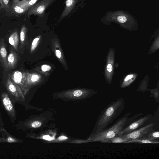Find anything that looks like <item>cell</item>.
Instances as JSON below:
<instances>
[{
	"mask_svg": "<svg viewBox=\"0 0 159 159\" xmlns=\"http://www.w3.org/2000/svg\"><path fill=\"white\" fill-rule=\"evenodd\" d=\"M130 112L126 114L117 120L114 123L106 129L95 135L93 139L101 143H109L110 140L120 134L122 130L136 118L143 114L140 113L129 117Z\"/></svg>",
	"mask_w": 159,
	"mask_h": 159,
	"instance_id": "7a4b0ae2",
	"label": "cell"
},
{
	"mask_svg": "<svg viewBox=\"0 0 159 159\" xmlns=\"http://www.w3.org/2000/svg\"><path fill=\"white\" fill-rule=\"evenodd\" d=\"M54 0H42L34 5L28 10L27 16L36 15L41 17L44 15L45 11Z\"/></svg>",
	"mask_w": 159,
	"mask_h": 159,
	"instance_id": "5b68a950",
	"label": "cell"
},
{
	"mask_svg": "<svg viewBox=\"0 0 159 159\" xmlns=\"http://www.w3.org/2000/svg\"><path fill=\"white\" fill-rule=\"evenodd\" d=\"M18 57L16 53L11 48L10 52L7 57L8 69H14L18 62Z\"/></svg>",
	"mask_w": 159,
	"mask_h": 159,
	"instance_id": "7c38bea8",
	"label": "cell"
},
{
	"mask_svg": "<svg viewBox=\"0 0 159 159\" xmlns=\"http://www.w3.org/2000/svg\"><path fill=\"white\" fill-rule=\"evenodd\" d=\"M11 80L18 85L21 89L23 94H25L27 89L25 86L26 74L19 71L13 72L10 74Z\"/></svg>",
	"mask_w": 159,
	"mask_h": 159,
	"instance_id": "ba28073f",
	"label": "cell"
},
{
	"mask_svg": "<svg viewBox=\"0 0 159 159\" xmlns=\"http://www.w3.org/2000/svg\"><path fill=\"white\" fill-rule=\"evenodd\" d=\"M8 40L9 43L17 51L19 39L18 33L16 31L14 32L10 35Z\"/></svg>",
	"mask_w": 159,
	"mask_h": 159,
	"instance_id": "9a60e30c",
	"label": "cell"
},
{
	"mask_svg": "<svg viewBox=\"0 0 159 159\" xmlns=\"http://www.w3.org/2000/svg\"><path fill=\"white\" fill-rule=\"evenodd\" d=\"M152 117L151 114H148L136 118L122 130L120 135L125 134L138 129L150 119Z\"/></svg>",
	"mask_w": 159,
	"mask_h": 159,
	"instance_id": "8992f818",
	"label": "cell"
},
{
	"mask_svg": "<svg viewBox=\"0 0 159 159\" xmlns=\"http://www.w3.org/2000/svg\"><path fill=\"white\" fill-rule=\"evenodd\" d=\"M77 3V0H66L64 10L61 14V18L66 16L73 10Z\"/></svg>",
	"mask_w": 159,
	"mask_h": 159,
	"instance_id": "4fadbf2b",
	"label": "cell"
},
{
	"mask_svg": "<svg viewBox=\"0 0 159 159\" xmlns=\"http://www.w3.org/2000/svg\"><path fill=\"white\" fill-rule=\"evenodd\" d=\"M43 138L45 140H51L53 139V138L49 135H44L43 136Z\"/></svg>",
	"mask_w": 159,
	"mask_h": 159,
	"instance_id": "4316f807",
	"label": "cell"
},
{
	"mask_svg": "<svg viewBox=\"0 0 159 159\" xmlns=\"http://www.w3.org/2000/svg\"><path fill=\"white\" fill-rule=\"evenodd\" d=\"M1 102L5 110L12 121L16 117V110L12 100L6 92L2 93L1 95Z\"/></svg>",
	"mask_w": 159,
	"mask_h": 159,
	"instance_id": "52a82bcc",
	"label": "cell"
},
{
	"mask_svg": "<svg viewBox=\"0 0 159 159\" xmlns=\"http://www.w3.org/2000/svg\"><path fill=\"white\" fill-rule=\"evenodd\" d=\"M124 143L159 144V139H157L150 140L141 137L127 141L124 142Z\"/></svg>",
	"mask_w": 159,
	"mask_h": 159,
	"instance_id": "5bb4252c",
	"label": "cell"
},
{
	"mask_svg": "<svg viewBox=\"0 0 159 159\" xmlns=\"http://www.w3.org/2000/svg\"><path fill=\"white\" fill-rule=\"evenodd\" d=\"M3 123L2 120L1 118L0 113V130L1 129L3 128Z\"/></svg>",
	"mask_w": 159,
	"mask_h": 159,
	"instance_id": "f546056e",
	"label": "cell"
},
{
	"mask_svg": "<svg viewBox=\"0 0 159 159\" xmlns=\"http://www.w3.org/2000/svg\"><path fill=\"white\" fill-rule=\"evenodd\" d=\"M107 70L109 72H111L112 70V67L111 65V64H108L107 66Z\"/></svg>",
	"mask_w": 159,
	"mask_h": 159,
	"instance_id": "83f0119b",
	"label": "cell"
},
{
	"mask_svg": "<svg viewBox=\"0 0 159 159\" xmlns=\"http://www.w3.org/2000/svg\"><path fill=\"white\" fill-rule=\"evenodd\" d=\"M27 28L25 25H23L21 29L20 32V44L22 45L24 44L25 38V35Z\"/></svg>",
	"mask_w": 159,
	"mask_h": 159,
	"instance_id": "d6986e66",
	"label": "cell"
},
{
	"mask_svg": "<svg viewBox=\"0 0 159 159\" xmlns=\"http://www.w3.org/2000/svg\"><path fill=\"white\" fill-rule=\"evenodd\" d=\"M10 2L9 0H0V11L8 13Z\"/></svg>",
	"mask_w": 159,
	"mask_h": 159,
	"instance_id": "e0dca14e",
	"label": "cell"
},
{
	"mask_svg": "<svg viewBox=\"0 0 159 159\" xmlns=\"http://www.w3.org/2000/svg\"><path fill=\"white\" fill-rule=\"evenodd\" d=\"M41 125V123L38 121H34L31 124V126L33 128H38Z\"/></svg>",
	"mask_w": 159,
	"mask_h": 159,
	"instance_id": "7402d4cb",
	"label": "cell"
},
{
	"mask_svg": "<svg viewBox=\"0 0 159 159\" xmlns=\"http://www.w3.org/2000/svg\"><path fill=\"white\" fill-rule=\"evenodd\" d=\"M154 125V123H151L131 132L120 135L125 141L124 142L129 140L141 138L153 129Z\"/></svg>",
	"mask_w": 159,
	"mask_h": 159,
	"instance_id": "3957f363",
	"label": "cell"
},
{
	"mask_svg": "<svg viewBox=\"0 0 159 159\" xmlns=\"http://www.w3.org/2000/svg\"><path fill=\"white\" fill-rule=\"evenodd\" d=\"M67 139V138L66 137L63 136H61L58 139L60 140H61L63 139Z\"/></svg>",
	"mask_w": 159,
	"mask_h": 159,
	"instance_id": "4dcf8cb0",
	"label": "cell"
},
{
	"mask_svg": "<svg viewBox=\"0 0 159 159\" xmlns=\"http://www.w3.org/2000/svg\"><path fill=\"white\" fill-rule=\"evenodd\" d=\"M29 9L22 4L20 1L12 0L10 2L8 13L20 15L25 12Z\"/></svg>",
	"mask_w": 159,
	"mask_h": 159,
	"instance_id": "9c48e42d",
	"label": "cell"
},
{
	"mask_svg": "<svg viewBox=\"0 0 159 159\" xmlns=\"http://www.w3.org/2000/svg\"><path fill=\"white\" fill-rule=\"evenodd\" d=\"M7 52L5 42L3 38L0 39V62L5 69H8Z\"/></svg>",
	"mask_w": 159,
	"mask_h": 159,
	"instance_id": "30bf717a",
	"label": "cell"
},
{
	"mask_svg": "<svg viewBox=\"0 0 159 159\" xmlns=\"http://www.w3.org/2000/svg\"><path fill=\"white\" fill-rule=\"evenodd\" d=\"M125 107L123 98H119L108 105L98 116L96 125L95 134L106 129L122 112Z\"/></svg>",
	"mask_w": 159,
	"mask_h": 159,
	"instance_id": "6da1fadb",
	"label": "cell"
},
{
	"mask_svg": "<svg viewBox=\"0 0 159 159\" xmlns=\"http://www.w3.org/2000/svg\"><path fill=\"white\" fill-rule=\"evenodd\" d=\"M39 0H22V4L29 9L33 6Z\"/></svg>",
	"mask_w": 159,
	"mask_h": 159,
	"instance_id": "ac0fdd59",
	"label": "cell"
},
{
	"mask_svg": "<svg viewBox=\"0 0 159 159\" xmlns=\"http://www.w3.org/2000/svg\"><path fill=\"white\" fill-rule=\"evenodd\" d=\"M82 94V92L80 90H77L75 91L73 93V95L75 97H79Z\"/></svg>",
	"mask_w": 159,
	"mask_h": 159,
	"instance_id": "d4e9b609",
	"label": "cell"
},
{
	"mask_svg": "<svg viewBox=\"0 0 159 159\" xmlns=\"http://www.w3.org/2000/svg\"><path fill=\"white\" fill-rule=\"evenodd\" d=\"M51 69V67L46 65H44L42 66L41 69L43 71L45 72L47 71H49Z\"/></svg>",
	"mask_w": 159,
	"mask_h": 159,
	"instance_id": "603a6c76",
	"label": "cell"
},
{
	"mask_svg": "<svg viewBox=\"0 0 159 159\" xmlns=\"http://www.w3.org/2000/svg\"><path fill=\"white\" fill-rule=\"evenodd\" d=\"M2 136L0 137V142L7 143H17L20 142V140L9 134L3 128L0 130Z\"/></svg>",
	"mask_w": 159,
	"mask_h": 159,
	"instance_id": "8fae6325",
	"label": "cell"
},
{
	"mask_svg": "<svg viewBox=\"0 0 159 159\" xmlns=\"http://www.w3.org/2000/svg\"><path fill=\"white\" fill-rule=\"evenodd\" d=\"M39 38V37H37L35 38L33 40L31 46V52L33 51L36 47L38 43Z\"/></svg>",
	"mask_w": 159,
	"mask_h": 159,
	"instance_id": "44dd1931",
	"label": "cell"
},
{
	"mask_svg": "<svg viewBox=\"0 0 159 159\" xmlns=\"http://www.w3.org/2000/svg\"><path fill=\"white\" fill-rule=\"evenodd\" d=\"M117 20L120 22L123 23L126 21L127 19L126 17L124 16H120L118 17Z\"/></svg>",
	"mask_w": 159,
	"mask_h": 159,
	"instance_id": "cb8c5ba5",
	"label": "cell"
},
{
	"mask_svg": "<svg viewBox=\"0 0 159 159\" xmlns=\"http://www.w3.org/2000/svg\"><path fill=\"white\" fill-rule=\"evenodd\" d=\"M133 75L132 74H130L127 75L124 79V81H128V80L132 78L133 77Z\"/></svg>",
	"mask_w": 159,
	"mask_h": 159,
	"instance_id": "f1b7e54d",
	"label": "cell"
},
{
	"mask_svg": "<svg viewBox=\"0 0 159 159\" xmlns=\"http://www.w3.org/2000/svg\"><path fill=\"white\" fill-rule=\"evenodd\" d=\"M56 55L58 58H60L61 57V53L59 50H56L55 52Z\"/></svg>",
	"mask_w": 159,
	"mask_h": 159,
	"instance_id": "484cf974",
	"label": "cell"
},
{
	"mask_svg": "<svg viewBox=\"0 0 159 159\" xmlns=\"http://www.w3.org/2000/svg\"><path fill=\"white\" fill-rule=\"evenodd\" d=\"M142 137L150 140L158 139L159 131L158 130H155L152 129L146 133Z\"/></svg>",
	"mask_w": 159,
	"mask_h": 159,
	"instance_id": "2e32d148",
	"label": "cell"
},
{
	"mask_svg": "<svg viewBox=\"0 0 159 159\" xmlns=\"http://www.w3.org/2000/svg\"><path fill=\"white\" fill-rule=\"evenodd\" d=\"M125 141L119 135H118L116 137L111 139L109 143H124Z\"/></svg>",
	"mask_w": 159,
	"mask_h": 159,
	"instance_id": "ffe728a7",
	"label": "cell"
},
{
	"mask_svg": "<svg viewBox=\"0 0 159 159\" xmlns=\"http://www.w3.org/2000/svg\"><path fill=\"white\" fill-rule=\"evenodd\" d=\"M6 86L8 91L15 98V102L21 101V99H24V96L21 89L18 85L11 80L10 74L8 75Z\"/></svg>",
	"mask_w": 159,
	"mask_h": 159,
	"instance_id": "277c9868",
	"label": "cell"
}]
</instances>
